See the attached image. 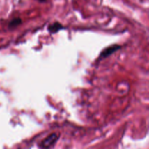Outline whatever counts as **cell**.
<instances>
[{
    "label": "cell",
    "instance_id": "obj_2",
    "mask_svg": "<svg viewBox=\"0 0 149 149\" xmlns=\"http://www.w3.org/2000/svg\"><path fill=\"white\" fill-rule=\"evenodd\" d=\"M119 48H120V46L117 45H111V46L105 49L104 50L101 52V54H100V58H106V57L109 56V55H111L112 53H113L114 52L117 51Z\"/></svg>",
    "mask_w": 149,
    "mask_h": 149
},
{
    "label": "cell",
    "instance_id": "obj_3",
    "mask_svg": "<svg viewBox=\"0 0 149 149\" xmlns=\"http://www.w3.org/2000/svg\"><path fill=\"white\" fill-rule=\"evenodd\" d=\"M61 29H63V26L58 22H55V23H52V24L49 25L48 26V31L50 33H52V34L57 33L59 31H61Z\"/></svg>",
    "mask_w": 149,
    "mask_h": 149
},
{
    "label": "cell",
    "instance_id": "obj_1",
    "mask_svg": "<svg viewBox=\"0 0 149 149\" xmlns=\"http://www.w3.org/2000/svg\"><path fill=\"white\" fill-rule=\"evenodd\" d=\"M58 139V136L56 133L50 134L41 142L39 147H41V148H49L57 142Z\"/></svg>",
    "mask_w": 149,
    "mask_h": 149
},
{
    "label": "cell",
    "instance_id": "obj_4",
    "mask_svg": "<svg viewBox=\"0 0 149 149\" xmlns=\"http://www.w3.org/2000/svg\"><path fill=\"white\" fill-rule=\"evenodd\" d=\"M21 22H22L21 19L19 18V17H17V18H15L10 22L9 26H10V28H15L16 27V26H19V25L21 23Z\"/></svg>",
    "mask_w": 149,
    "mask_h": 149
},
{
    "label": "cell",
    "instance_id": "obj_5",
    "mask_svg": "<svg viewBox=\"0 0 149 149\" xmlns=\"http://www.w3.org/2000/svg\"><path fill=\"white\" fill-rule=\"evenodd\" d=\"M39 1H41V2H44V1H45L46 0H39Z\"/></svg>",
    "mask_w": 149,
    "mask_h": 149
}]
</instances>
